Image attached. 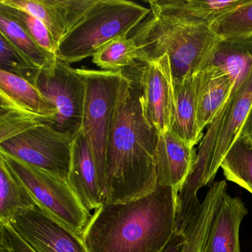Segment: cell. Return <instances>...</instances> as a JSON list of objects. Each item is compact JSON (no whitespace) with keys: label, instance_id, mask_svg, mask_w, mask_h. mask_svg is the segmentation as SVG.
<instances>
[{"label":"cell","instance_id":"cell-1","mask_svg":"<svg viewBox=\"0 0 252 252\" xmlns=\"http://www.w3.org/2000/svg\"><path fill=\"white\" fill-rule=\"evenodd\" d=\"M122 72L106 150L104 203L140 198L158 187L155 153L159 133L143 113L138 63Z\"/></svg>","mask_w":252,"mask_h":252},{"label":"cell","instance_id":"cell-2","mask_svg":"<svg viewBox=\"0 0 252 252\" xmlns=\"http://www.w3.org/2000/svg\"><path fill=\"white\" fill-rule=\"evenodd\" d=\"M178 192L158 185L135 200L104 203L82 238L89 252H162L175 234Z\"/></svg>","mask_w":252,"mask_h":252},{"label":"cell","instance_id":"cell-3","mask_svg":"<svg viewBox=\"0 0 252 252\" xmlns=\"http://www.w3.org/2000/svg\"><path fill=\"white\" fill-rule=\"evenodd\" d=\"M252 105V63L236 80L229 95L198 147L191 175L178 193L175 232L184 234L201 206L197 192L213 181L226 153L240 136Z\"/></svg>","mask_w":252,"mask_h":252},{"label":"cell","instance_id":"cell-4","mask_svg":"<svg viewBox=\"0 0 252 252\" xmlns=\"http://www.w3.org/2000/svg\"><path fill=\"white\" fill-rule=\"evenodd\" d=\"M130 37L138 47L141 63L169 57L174 83L212 65L222 40L212 28L184 24L152 9Z\"/></svg>","mask_w":252,"mask_h":252},{"label":"cell","instance_id":"cell-5","mask_svg":"<svg viewBox=\"0 0 252 252\" xmlns=\"http://www.w3.org/2000/svg\"><path fill=\"white\" fill-rule=\"evenodd\" d=\"M150 8L126 0H96L82 20L62 39L57 57L72 64L94 54L110 41L128 36Z\"/></svg>","mask_w":252,"mask_h":252},{"label":"cell","instance_id":"cell-6","mask_svg":"<svg viewBox=\"0 0 252 252\" xmlns=\"http://www.w3.org/2000/svg\"><path fill=\"white\" fill-rule=\"evenodd\" d=\"M77 71L85 84L82 129L95 160L104 203L107 139L124 73L86 68H77Z\"/></svg>","mask_w":252,"mask_h":252},{"label":"cell","instance_id":"cell-7","mask_svg":"<svg viewBox=\"0 0 252 252\" xmlns=\"http://www.w3.org/2000/svg\"><path fill=\"white\" fill-rule=\"evenodd\" d=\"M0 158L41 208L82 237L92 214L82 204L68 181L3 152L0 151Z\"/></svg>","mask_w":252,"mask_h":252},{"label":"cell","instance_id":"cell-8","mask_svg":"<svg viewBox=\"0 0 252 252\" xmlns=\"http://www.w3.org/2000/svg\"><path fill=\"white\" fill-rule=\"evenodd\" d=\"M73 137L41 125L0 143V151L68 181Z\"/></svg>","mask_w":252,"mask_h":252},{"label":"cell","instance_id":"cell-9","mask_svg":"<svg viewBox=\"0 0 252 252\" xmlns=\"http://www.w3.org/2000/svg\"><path fill=\"white\" fill-rule=\"evenodd\" d=\"M35 86L57 109L51 127L74 137L82 129L85 98V81L77 68L58 59L52 68L41 70Z\"/></svg>","mask_w":252,"mask_h":252},{"label":"cell","instance_id":"cell-10","mask_svg":"<svg viewBox=\"0 0 252 252\" xmlns=\"http://www.w3.org/2000/svg\"><path fill=\"white\" fill-rule=\"evenodd\" d=\"M141 105L147 122L158 133L172 129L175 119L173 76L167 55L138 64Z\"/></svg>","mask_w":252,"mask_h":252},{"label":"cell","instance_id":"cell-11","mask_svg":"<svg viewBox=\"0 0 252 252\" xmlns=\"http://www.w3.org/2000/svg\"><path fill=\"white\" fill-rule=\"evenodd\" d=\"M8 223L36 252H89L81 236L39 205L16 214Z\"/></svg>","mask_w":252,"mask_h":252},{"label":"cell","instance_id":"cell-12","mask_svg":"<svg viewBox=\"0 0 252 252\" xmlns=\"http://www.w3.org/2000/svg\"><path fill=\"white\" fill-rule=\"evenodd\" d=\"M96 0H0L40 20L60 44L82 20Z\"/></svg>","mask_w":252,"mask_h":252},{"label":"cell","instance_id":"cell-13","mask_svg":"<svg viewBox=\"0 0 252 252\" xmlns=\"http://www.w3.org/2000/svg\"><path fill=\"white\" fill-rule=\"evenodd\" d=\"M196 160L195 147L187 144L172 131L159 133L155 153L158 185L172 187L179 193L191 175Z\"/></svg>","mask_w":252,"mask_h":252},{"label":"cell","instance_id":"cell-14","mask_svg":"<svg viewBox=\"0 0 252 252\" xmlns=\"http://www.w3.org/2000/svg\"><path fill=\"white\" fill-rule=\"evenodd\" d=\"M68 183L91 213L104 204L96 165L82 129L73 137Z\"/></svg>","mask_w":252,"mask_h":252},{"label":"cell","instance_id":"cell-15","mask_svg":"<svg viewBox=\"0 0 252 252\" xmlns=\"http://www.w3.org/2000/svg\"><path fill=\"white\" fill-rule=\"evenodd\" d=\"M247 0H150V9L184 24L212 27L222 16Z\"/></svg>","mask_w":252,"mask_h":252},{"label":"cell","instance_id":"cell-16","mask_svg":"<svg viewBox=\"0 0 252 252\" xmlns=\"http://www.w3.org/2000/svg\"><path fill=\"white\" fill-rule=\"evenodd\" d=\"M194 76L197 123L203 131L226 101L235 82L229 73L213 64Z\"/></svg>","mask_w":252,"mask_h":252},{"label":"cell","instance_id":"cell-17","mask_svg":"<svg viewBox=\"0 0 252 252\" xmlns=\"http://www.w3.org/2000/svg\"><path fill=\"white\" fill-rule=\"evenodd\" d=\"M0 106L24 112L51 126L57 111L36 86L26 79L0 70Z\"/></svg>","mask_w":252,"mask_h":252},{"label":"cell","instance_id":"cell-18","mask_svg":"<svg viewBox=\"0 0 252 252\" xmlns=\"http://www.w3.org/2000/svg\"><path fill=\"white\" fill-rule=\"evenodd\" d=\"M247 214L241 199L225 193L212 222L205 252H241L240 227Z\"/></svg>","mask_w":252,"mask_h":252},{"label":"cell","instance_id":"cell-19","mask_svg":"<svg viewBox=\"0 0 252 252\" xmlns=\"http://www.w3.org/2000/svg\"><path fill=\"white\" fill-rule=\"evenodd\" d=\"M194 74L187 76L175 88V119L172 131L175 135L194 147L203 139V131L197 123Z\"/></svg>","mask_w":252,"mask_h":252},{"label":"cell","instance_id":"cell-20","mask_svg":"<svg viewBox=\"0 0 252 252\" xmlns=\"http://www.w3.org/2000/svg\"><path fill=\"white\" fill-rule=\"evenodd\" d=\"M0 32L35 67L48 70L55 66L58 57L42 48L18 23L0 12Z\"/></svg>","mask_w":252,"mask_h":252},{"label":"cell","instance_id":"cell-21","mask_svg":"<svg viewBox=\"0 0 252 252\" xmlns=\"http://www.w3.org/2000/svg\"><path fill=\"white\" fill-rule=\"evenodd\" d=\"M36 205L29 190L0 158V222H8L16 214Z\"/></svg>","mask_w":252,"mask_h":252},{"label":"cell","instance_id":"cell-22","mask_svg":"<svg viewBox=\"0 0 252 252\" xmlns=\"http://www.w3.org/2000/svg\"><path fill=\"white\" fill-rule=\"evenodd\" d=\"M227 181L234 183L252 194V141L240 136L220 164Z\"/></svg>","mask_w":252,"mask_h":252},{"label":"cell","instance_id":"cell-23","mask_svg":"<svg viewBox=\"0 0 252 252\" xmlns=\"http://www.w3.org/2000/svg\"><path fill=\"white\" fill-rule=\"evenodd\" d=\"M140 60L138 47L132 38H116L101 47L93 57V63L102 70L119 72L132 67Z\"/></svg>","mask_w":252,"mask_h":252},{"label":"cell","instance_id":"cell-24","mask_svg":"<svg viewBox=\"0 0 252 252\" xmlns=\"http://www.w3.org/2000/svg\"><path fill=\"white\" fill-rule=\"evenodd\" d=\"M252 63V38L222 39L215 50L212 64L229 73L235 82Z\"/></svg>","mask_w":252,"mask_h":252},{"label":"cell","instance_id":"cell-25","mask_svg":"<svg viewBox=\"0 0 252 252\" xmlns=\"http://www.w3.org/2000/svg\"><path fill=\"white\" fill-rule=\"evenodd\" d=\"M212 29L221 39L252 38V0L218 19Z\"/></svg>","mask_w":252,"mask_h":252},{"label":"cell","instance_id":"cell-26","mask_svg":"<svg viewBox=\"0 0 252 252\" xmlns=\"http://www.w3.org/2000/svg\"><path fill=\"white\" fill-rule=\"evenodd\" d=\"M0 12L18 23L42 48L57 56L59 44L52 33L39 19L24 10L0 2Z\"/></svg>","mask_w":252,"mask_h":252},{"label":"cell","instance_id":"cell-27","mask_svg":"<svg viewBox=\"0 0 252 252\" xmlns=\"http://www.w3.org/2000/svg\"><path fill=\"white\" fill-rule=\"evenodd\" d=\"M0 70L26 79L34 85L40 69L22 55L8 39L0 33Z\"/></svg>","mask_w":252,"mask_h":252},{"label":"cell","instance_id":"cell-28","mask_svg":"<svg viewBox=\"0 0 252 252\" xmlns=\"http://www.w3.org/2000/svg\"><path fill=\"white\" fill-rule=\"evenodd\" d=\"M41 125L48 124L20 110L0 106V143Z\"/></svg>","mask_w":252,"mask_h":252},{"label":"cell","instance_id":"cell-29","mask_svg":"<svg viewBox=\"0 0 252 252\" xmlns=\"http://www.w3.org/2000/svg\"><path fill=\"white\" fill-rule=\"evenodd\" d=\"M0 230L1 246L8 252H36L8 222H0Z\"/></svg>","mask_w":252,"mask_h":252},{"label":"cell","instance_id":"cell-30","mask_svg":"<svg viewBox=\"0 0 252 252\" xmlns=\"http://www.w3.org/2000/svg\"><path fill=\"white\" fill-rule=\"evenodd\" d=\"M185 241V234L175 232L169 244L166 246L162 252H181Z\"/></svg>","mask_w":252,"mask_h":252},{"label":"cell","instance_id":"cell-31","mask_svg":"<svg viewBox=\"0 0 252 252\" xmlns=\"http://www.w3.org/2000/svg\"><path fill=\"white\" fill-rule=\"evenodd\" d=\"M240 136L244 137L252 141V105L243 124Z\"/></svg>","mask_w":252,"mask_h":252},{"label":"cell","instance_id":"cell-32","mask_svg":"<svg viewBox=\"0 0 252 252\" xmlns=\"http://www.w3.org/2000/svg\"><path fill=\"white\" fill-rule=\"evenodd\" d=\"M0 252H8L7 249L2 246H0Z\"/></svg>","mask_w":252,"mask_h":252}]
</instances>
